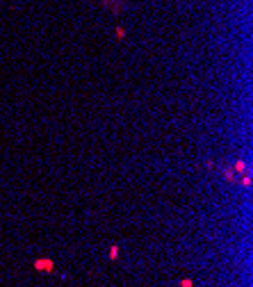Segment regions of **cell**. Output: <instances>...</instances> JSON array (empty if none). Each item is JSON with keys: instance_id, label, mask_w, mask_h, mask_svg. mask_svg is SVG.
<instances>
[{"instance_id": "obj_1", "label": "cell", "mask_w": 253, "mask_h": 287, "mask_svg": "<svg viewBox=\"0 0 253 287\" xmlns=\"http://www.w3.org/2000/svg\"><path fill=\"white\" fill-rule=\"evenodd\" d=\"M37 269H52V262H48V260H37Z\"/></svg>"}]
</instances>
